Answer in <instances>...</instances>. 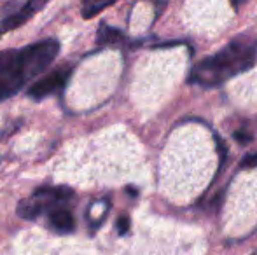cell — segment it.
I'll use <instances>...</instances> for the list:
<instances>
[{
	"instance_id": "1",
	"label": "cell",
	"mask_w": 257,
	"mask_h": 255,
	"mask_svg": "<svg viewBox=\"0 0 257 255\" xmlns=\"http://www.w3.org/2000/svg\"><path fill=\"white\" fill-rule=\"evenodd\" d=\"M58 53L60 44L53 39L0 53V102L18 95L25 84L39 77L56 60Z\"/></svg>"
},
{
	"instance_id": "2",
	"label": "cell",
	"mask_w": 257,
	"mask_h": 255,
	"mask_svg": "<svg viewBox=\"0 0 257 255\" xmlns=\"http://www.w3.org/2000/svg\"><path fill=\"white\" fill-rule=\"evenodd\" d=\"M257 49L252 42L247 41H234L227 48L219 51L217 55L203 60L200 65L194 67L191 72L189 81L194 84L205 86H219L224 81L234 77V75L247 72L255 65Z\"/></svg>"
},
{
	"instance_id": "3",
	"label": "cell",
	"mask_w": 257,
	"mask_h": 255,
	"mask_svg": "<svg viewBox=\"0 0 257 255\" xmlns=\"http://www.w3.org/2000/svg\"><path fill=\"white\" fill-rule=\"evenodd\" d=\"M74 192L67 187H41L34 192V196L28 199L20 201L16 211L23 218H35L44 211H51L56 206H63Z\"/></svg>"
},
{
	"instance_id": "4",
	"label": "cell",
	"mask_w": 257,
	"mask_h": 255,
	"mask_svg": "<svg viewBox=\"0 0 257 255\" xmlns=\"http://www.w3.org/2000/svg\"><path fill=\"white\" fill-rule=\"evenodd\" d=\"M70 72H72L70 67L56 68L49 75H46V77L39 79L37 82H34L30 86V89H28V96L34 100H42L46 96H51L54 93H58L60 89L65 88L68 77H70Z\"/></svg>"
},
{
	"instance_id": "5",
	"label": "cell",
	"mask_w": 257,
	"mask_h": 255,
	"mask_svg": "<svg viewBox=\"0 0 257 255\" xmlns=\"http://www.w3.org/2000/svg\"><path fill=\"white\" fill-rule=\"evenodd\" d=\"M46 4H48V0H28L18 13L4 18V20L0 21V37H2L6 32H11V30H14V28L21 27L23 23H27V21L30 20L35 13H39Z\"/></svg>"
},
{
	"instance_id": "6",
	"label": "cell",
	"mask_w": 257,
	"mask_h": 255,
	"mask_svg": "<svg viewBox=\"0 0 257 255\" xmlns=\"http://www.w3.org/2000/svg\"><path fill=\"white\" fill-rule=\"evenodd\" d=\"M49 218V225L54 229L56 232H72L75 227V220H74V215L70 213V210H67L65 206H56L49 211L48 215Z\"/></svg>"
},
{
	"instance_id": "7",
	"label": "cell",
	"mask_w": 257,
	"mask_h": 255,
	"mask_svg": "<svg viewBox=\"0 0 257 255\" xmlns=\"http://www.w3.org/2000/svg\"><path fill=\"white\" fill-rule=\"evenodd\" d=\"M122 39H124V35L121 32L115 30V28L107 27V25H102V28L98 30L100 44H119V42H122Z\"/></svg>"
},
{
	"instance_id": "8",
	"label": "cell",
	"mask_w": 257,
	"mask_h": 255,
	"mask_svg": "<svg viewBox=\"0 0 257 255\" xmlns=\"http://www.w3.org/2000/svg\"><path fill=\"white\" fill-rule=\"evenodd\" d=\"M115 227H117V232L119 234H126L130 229V218L126 217V215H122V217L117 218V224H115Z\"/></svg>"
},
{
	"instance_id": "9",
	"label": "cell",
	"mask_w": 257,
	"mask_h": 255,
	"mask_svg": "<svg viewBox=\"0 0 257 255\" xmlns=\"http://www.w3.org/2000/svg\"><path fill=\"white\" fill-rule=\"evenodd\" d=\"M257 166V154H250V156H247L243 159V163H241V168H245V170H248V168H255Z\"/></svg>"
},
{
	"instance_id": "10",
	"label": "cell",
	"mask_w": 257,
	"mask_h": 255,
	"mask_svg": "<svg viewBox=\"0 0 257 255\" xmlns=\"http://www.w3.org/2000/svg\"><path fill=\"white\" fill-rule=\"evenodd\" d=\"M234 138H236L238 142H243V143H247V142H250V138H252V136H250V135H245V133H240V131H238L236 135H234Z\"/></svg>"
},
{
	"instance_id": "11",
	"label": "cell",
	"mask_w": 257,
	"mask_h": 255,
	"mask_svg": "<svg viewBox=\"0 0 257 255\" xmlns=\"http://www.w3.org/2000/svg\"><path fill=\"white\" fill-rule=\"evenodd\" d=\"M153 2H154L156 9H158V11H161V9H163V7H165L166 0H153Z\"/></svg>"
},
{
	"instance_id": "12",
	"label": "cell",
	"mask_w": 257,
	"mask_h": 255,
	"mask_svg": "<svg viewBox=\"0 0 257 255\" xmlns=\"http://www.w3.org/2000/svg\"><path fill=\"white\" fill-rule=\"evenodd\" d=\"M241 2H245V0H231V4H233L234 7H238V6H240Z\"/></svg>"
}]
</instances>
